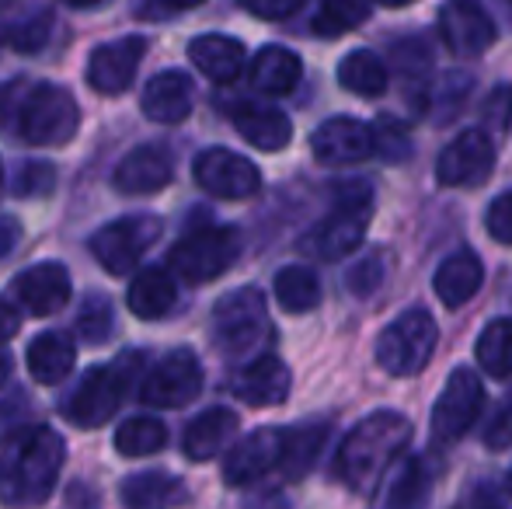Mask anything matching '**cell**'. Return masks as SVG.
<instances>
[{
    "mask_svg": "<svg viewBox=\"0 0 512 509\" xmlns=\"http://www.w3.org/2000/svg\"><path fill=\"white\" fill-rule=\"evenodd\" d=\"M234 126H237V133L251 143V147L269 150V154L283 150L293 136L290 116L279 112V109H269V105H237Z\"/></svg>",
    "mask_w": 512,
    "mask_h": 509,
    "instance_id": "cell-27",
    "label": "cell"
},
{
    "mask_svg": "<svg viewBox=\"0 0 512 509\" xmlns=\"http://www.w3.org/2000/svg\"><path fill=\"white\" fill-rule=\"evenodd\" d=\"M453 509H506V503H502V496L492 485H478V489H471V496H464Z\"/></svg>",
    "mask_w": 512,
    "mask_h": 509,
    "instance_id": "cell-46",
    "label": "cell"
},
{
    "mask_svg": "<svg viewBox=\"0 0 512 509\" xmlns=\"http://www.w3.org/2000/svg\"><path fill=\"white\" fill-rule=\"evenodd\" d=\"M175 300H178L175 276H171L168 269H161V265H147V269H140L133 276V283H129V290H126L129 311H133L136 318H143V321L164 318V314L175 307Z\"/></svg>",
    "mask_w": 512,
    "mask_h": 509,
    "instance_id": "cell-24",
    "label": "cell"
},
{
    "mask_svg": "<svg viewBox=\"0 0 512 509\" xmlns=\"http://www.w3.org/2000/svg\"><path fill=\"white\" fill-rule=\"evenodd\" d=\"M485 123L502 133V129L512 126V84H502V88L492 91V98L485 102Z\"/></svg>",
    "mask_w": 512,
    "mask_h": 509,
    "instance_id": "cell-43",
    "label": "cell"
},
{
    "mask_svg": "<svg viewBox=\"0 0 512 509\" xmlns=\"http://www.w3.org/2000/svg\"><path fill=\"white\" fill-rule=\"evenodd\" d=\"M380 4H387V7H405V4H415V0H380Z\"/></svg>",
    "mask_w": 512,
    "mask_h": 509,
    "instance_id": "cell-52",
    "label": "cell"
},
{
    "mask_svg": "<svg viewBox=\"0 0 512 509\" xmlns=\"http://www.w3.org/2000/svg\"><path fill=\"white\" fill-rule=\"evenodd\" d=\"M324 440H328V426H324V422H307V426L286 429L283 461H279V471H283L286 482H300V478L314 468L324 450Z\"/></svg>",
    "mask_w": 512,
    "mask_h": 509,
    "instance_id": "cell-31",
    "label": "cell"
},
{
    "mask_svg": "<svg viewBox=\"0 0 512 509\" xmlns=\"http://www.w3.org/2000/svg\"><path fill=\"white\" fill-rule=\"evenodd\" d=\"M265 339H269V311L262 290L241 286L213 307V342L220 353L251 356Z\"/></svg>",
    "mask_w": 512,
    "mask_h": 509,
    "instance_id": "cell-6",
    "label": "cell"
},
{
    "mask_svg": "<svg viewBox=\"0 0 512 509\" xmlns=\"http://www.w3.org/2000/svg\"><path fill=\"white\" fill-rule=\"evenodd\" d=\"M237 426H241L237 412H230V408H206V412L196 415V419L189 422V429H185V436H182L185 457H189V461H213V457L234 440Z\"/></svg>",
    "mask_w": 512,
    "mask_h": 509,
    "instance_id": "cell-23",
    "label": "cell"
},
{
    "mask_svg": "<svg viewBox=\"0 0 512 509\" xmlns=\"http://www.w3.org/2000/svg\"><path fill=\"white\" fill-rule=\"evenodd\" d=\"M370 213H373L370 185L366 182L342 185L335 199V210L300 238V252H307L310 258H321V262H335V258L352 255L363 245Z\"/></svg>",
    "mask_w": 512,
    "mask_h": 509,
    "instance_id": "cell-4",
    "label": "cell"
},
{
    "mask_svg": "<svg viewBox=\"0 0 512 509\" xmlns=\"http://www.w3.org/2000/svg\"><path fill=\"white\" fill-rule=\"evenodd\" d=\"M21 328V311H14L7 300H0V346H4L7 339H14Z\"/></svg>",
    "mask_w": 512,
    "mask_h": 509,
    "instance_id": "cell-48",
    "label": "cell"
},
{
    "mask_svg": "<svg viewBox=\"0 0 512 509\" xmlns=\"http://www.w3.org/2000/svg\"><path fill=\"white\" fill-rule=\"evenodd\" d=\"M199 391H203V367H199L196 353L175 349L147 374L140 398L154 408H185L199 398Z\"/></svg>",
    "mask_w": 512,
    "mask_h": 509,
    "instance_id": "cell-12",
    "label": "cell"
},
{
    "mask_svg": "<svg viewBox=\"0 0 512 509\" xmlns=\"http://www.w3.org/2000/svg\"><path fill=\"white\" fill-rule=\"evenodd\" d=\"M283 433L286 429H255L241 443H234L223 461V482L244 489V485H255L258 478H265L269 471L279 468L283 461Z\"/></svg>",
    "mask_w": 512,
    "mask_h": 509,
    "instance_id": "cell-15",
    "label": "cell"
},
{
    "mask_svg": "<svg viewBox=\"0 0 512 509\" xmlns=\"http://www.w3.org/2000/svg\"><path fill=\"white\" fill-rule=\"evenodd\" d=\"M411 440V422L401 412H373L352 426L335 457V475L349 489L370 492L391 464L405 454Z\"/></svg>",
    "mask_w": 512,
    "mask_h": 509,
    "instance_id": "cell-3",
    "label": "cell"
},
{
    "mask_svg": "<svg viewBox=\"0 0 512 509\" xmlns=\"http://www.w3.org/2000/svg\"><path fill=\"white\" fill-rule=\"evenodd\" d=\"M143 53H147V39L143 35H122L115 42H105V46H98L91 53L88 84L98 95H122L136 81Z\"/></svg>",
    "mask_w": 512,
    "mask_h": 509,
    "instance_id": "cell-16",
    "label": "cell"
},
{
    "mask_svg": "<svg viewBox=\"0 0 512 509\" xmlns=\"http://www.w3.org/2000/svg\"><path fill=\"white\" fill-rule=\"evenodd\" d=\"M481 283H485L481 258L474 252H467V248L464 252H453L450 258H443V265H439L436 276H432V290H436V297L443 300L450 311L464 307L467 300L481 290Z\"/></svg>",
    "mask_w": 512,
    "mask_h": 509,
    "instance_id": "cell-22",
    "label": "cell"
},
{
    "mask_svg": "<svg viewBox=\"0 0 512 509\" xmlns=\"http://www.w3.org/2000/svg\"><path fill=\"white\" fill-rule=\"evenodd\" d=\"M189 499L182 478L164 475V471H143L122 482V506L126 509H175Z\"/></svg>",
    "mask_w": 512,
    "mask_h": 509,
    "instance_id": "cell-26",
    "label": "cell"
},
{
    "mask_svg": "<svg viewBox=\"0 0 512 509\" xmlns=\"http://www.w3.org/2000/svg\"><path fill=\"white\" fill-rule=\"evenodd\" d=\"M380 258H363V262L356 265V269L349 272V290L359 293V297H366V293H373L380 286Z\"/></svg>",
    "mask_w": 512,
    "mask_h": 509,
    "instance_id": "cell-45",
    "label": "cell"
},
{
    "mask_svg": "<svg viewBox=\"0 0 512 509\" xmlns=\"http://www.w3.org/2000/svg\"><path fill=\"white\" fill-rule=\"evenodd\" d=\"M77 332H81V339L88 342V346H105V342L112 339L115 314L102 293H95V297L81 307V314H77Z\"/></svg>",
    "mask_w": 512,
    "mask_h": 509,
    "instance_id": "cell-37",
    "label": "cell"
},
{
    "mask_svg": "<svg viewBox=\"0 0 512 509\" xmlns=\"http://www.w3.org/2000/svg\"><path fill=\"white\" fill-rule=\"evenodd\" d=\"M203 0H150V11L161 14H175V11H189V7H199Z\"/></svg>",
    "mask_w": 512,
    "mask_h": 509,
    "instance_id": "cell-49",
    "label": "cell"
},
{
    "mask_svg": "<svg viewBox=\"0 0 512 509\" xmlns=\"http://www.w3.org/2000/svg\"><path fill=\"white\" fill-rule=\"evenodd\" d=\"M77 363V346L67 332H42L28 346V374L39 384H60Z\"/></svg>",
    "mask_w": 512,
    "mask_h": 509,
    "instance_id": "cell-28",
    "label": "cell"
},
{
    "mask_svg": "<svg viewBox=\"0 0 512 509\" xmlns=\"http://www.w3.org/2000/svg\"><path fill=\"white\" fill-rule=\"evenodd\" d=\"M129 391V370L126 367H95L84 374V381L74 387L63 412L74 426L98 429L119 412L122 398Z\"/></svg>",
    "mask_w": 512,
    "mask_h": 509,
    "instance_id": "cell-9",
    "label": "cell"
},
{
    "mask_svg": "<svg viewBox=\"0 0 512 509\" xmlns=\"http://www.w3.org/2000/svg\"><path fill=\"white\" fill-rule=\"evenodd\" d=\"M63 4H70V7H98V4H105V0H63Z\"/></svg>",
    "mask_w": 512,
    "mask_h": 509,
    "instance_id": "cell-51",
    "label": "cell"
},
{
    "mask_svg": "<svg viewBox=\"0 0 512 509\" xmlns=\"http://www.w3.org/2000/svg\"><path fill=\"white\" fill-rule=\"evenodd\" d=\"M432 471L422 457H401V464L391 471L384 485L377 509H429Z\"/></svg>",
    "mask_w": 512,
    "mask_h": 509,
    "instance_id": "cell-25",
    "label": "cell"
},
{
    "mask_svg": "<svg viewBox=\"0 0 512 509\" xmlns=\"http://www.w3.org/2000/svg\"><path fill=\"white\" fill-rule=\"evenodd\" d=\"M485 447L488 450H506L512 447V394L495 408V415L488 419L485 429Z\"/></svg>",
    "mask_w": 512,
    "mask_h": 509,
    "instance_id": "cell-42",
    "label": "cell"
},
{
    "mask_svg": "<svg viewBox=\"0 0 512 509\" xmlns=\"http://www.w3.org/2000/svg\"><path fill=\"white\" fill-rule=\"evenodd\" d=\"M7 4H14V0H0V11H4V7H7Z\"/></svg>",
    "mask_w": 512,
    "mask_h": 509,
    "instance_id": "cell-54",
    "label": "cell"
},
{
    "mask_svg": "<svg viewBox=\"0 0 512 509\" xmlns=\"http://www.w3.org/2000/svg\"><path fill=\"white\" fill-rule=\"evenodd\" d=\"M436 321L422 307H411L401 318L380 332L377 339V363L391 377H415L429 367L432 353H436Z\"/></svg>",
    "mask_w": 512,
    "mask_h": 509,
    "instance_id": "cell-5",
    "label": "cell"
},
{
    "mask_svg": "<svg viewBox=\"0 0 512 509\" xmlns=\"http://www.w3.org/2000/svg\"><path fill=\"white\" fill-rule=\"evenodd\" d=\"M192 175H196V182L203 185L209 196H220V199H248L262 189V175H258L255 164L227 147L203 150L196 157Z\"/></svg>",
    "mask_w": 512,
    "mask_h": 509,
    "instance_id": "cell-13",
    "label": "cell"
},
{
    "mask_svg": "<svg viewBox=\"0 0 512 509\" xmlns=\"http://www.w3.org/2000/svg\"><path fill=\"white\" fill-rule=\"evenodd\" d=\"M509 4H512V0H509Z\"/></svg>",
    "mask_w": 512,
    "mask_h": 509,
    "instance_id": "cell-55",
    "label": "cell"
},
{
    "mask_svg": "<svg viewBox=\"0 0 512 509\" xmlns=\"http://www.w3.org/2000/svg\"><path fill=\"white\" fill-rule=\"evenodd\" d=\"M300 74H304L300 56L283 46H265L251 63V84L262 95H290L300 84Z\"/></svg>",
    "mask_w": 512,
    "mask_h": 509,
    "instance_id": "cell-30",
    "label": "cell"
},
{
    "mask_svg": "<svg viewBox=\"0 0 512 509\" xmlns=\"http://www.w3.org/2000/svg\"><path fill=\"white\" fill-rule=\"evenodd\" d=\"M60 433L49 426H18L0 436V503L7 509H32L53 496L63 471Z\"/></svg>",
    "mask_w": 512,
    "mask_h": 509,
    "instance_id": "cell-1",
    "label": "cell"
},
{
    "mask_svg": "<svg viewBox=\"0 0 512 509\" xmlns=\"http://www.w3.org/2000/svg\"><path fill=\"white\" fill-rule=\"evenodd\" d=\"M7 377H11V356H7L4 349H0V387H4Z\"/></svg>",
    "mask_w": 512,
    "mask_h": 509,
    "instance_id": "cell-50",
    "label": "cell"
},
{
    "mask_svg": "<svg viewBox=\"0 0 512 509\" xmlns=\"http://www.w3.org/2000/svg\"><path fill=\"white\" fill-rule=\"evenodd\" d=\"M0 123L21 143L63 147L81 126V109L67 88L49 81H18L0 95Z\"/></svg>",
    "mask_w": 512,
    "mask_h": 509,
    "instance_id": "cell-2",
    "label": "cell"
},
{
    "mask_svg": "<svg viewBox=\"0 0 512 509\" xmlns=\"http://www.w3.org/2000/svg\"><path fill=\"white\" fill-rule=\"evenodd\" d=\"M49 39V18L46 14H39L35 21H21V25H14L11 32H7V42H11L18 53H35V49H42Z\"/></svg>",
    "mask_w": 512,
    "mask_h": 509,
    "instance_id": "cell-40",
    "label": "cell"
},
{
    "mask_svg": "<svg viewBox=\"0 0 512 509\" xmlns=\"http://www.w3.org/2000/svg\"><path fill=\"white\" fill-rule=\"evenodd\" d=\"M171 178H175V164H171L168 150L136 147L119 161L112 185L126 196H150V192H161Z\"/></svg>",
    "mask_w": 512,
    "mask_h": 509,
    "instance_id": "cell-21",
    "label": "cell"
},
{
    "mask_svg": "<svg viewBox=\"0 0 512 509\" xmlns=\"http://www.w3.org/2000/svg\"><path fill=\"white\" fill-rule=\"evenodd\" d=\"M230 391L255 408H272L283 405L290 394V370L279 356H258L248 367H241L230 381Z\"/></svg>",
    "mask_w": 512,
    "mask_h": 509,
    "instance_id": "cell-20",
    "label": "cell"
},
{
    "mask_svg": "<svg viewBox=\"0 0 512 509\" xmlns=\"http://www.w3.org/2000/svg\"><path fill=\"white\" fill-rule=\"evenodd\" d=\"M481 370L492 377H512V318H499L492 325H485V332L478 335V346H474Z\"/></svg>",
    "mask_w": 512,
    "mask_h": 509,
    "instance_id": "cell-34",
    "label": "cell"
},
{
    "mask_svg": "<svg viewBox=\"0 0 512 509\" xmlns=\"http://www.w3.org/2000/svg\"><path fill=\"white\" fill-rule=\"evenodd\" d=\"M161 234H164L161 220L150 217V213L119 217L91 234V255H95L98 265H102L105 272H112V276H129V272H136V265L143 262V255L157 245Z\"/></svg>",
    "mask_w": 512,
    "mask_h": 509,
    "instance_id": "cell-7",
    "label": "cell"
},
{
    "mask_svg": "<svg viewBox=\"0 0 512 509\" xmlns=\"http://www.w3.org/2000/svg\"><path fill=\"white\" fill-rule=\"evenodd\" d=\"M56 189V168L49 161H25L11 182L18 199H46Z\"/></svg>",
    "mask_w": 512,
    "mask_h": 509,
    "instance_id": "cell-38",
    "label": "cell"
},
{
    "mask_svg": "<svg viewBox=\"0 0 512 509\" xmlns=\"http://www.w3.org/2000/svg\"><path fill=\"white\" fill-rule=\"evenodd\" d=\"M14 297L32 318H49V314L63 311L70 300V272L63 262H39L28 265L14 279Z\"/></svg>",
    "mask_w": 512,
    "mask_h": 509,
    "instance_id": "cell-17",
    "label": "cell"
},
{
    "mask_svg": "<svg viewBox=\"0 0 512 509\" xmlns=\"http://www.w3.org/2000/svg\"><path fill=\"white\" fill-rule=\"evenodd\" d=\"M506 489H509V496H512V468H509V478H506Z\"/></svg>",
    "mask_w": 512,
    "mask_h": 509,
    "instance_id": "cell-53",
    "label": "cell"
},
{
    "mask_svg": "<svg viewBox=\"0 0 512 509\" xmlns=\"http://www.w3.org/2000/svg\"><path fill=\"white\" fill-rule=\"evenodd\" d=\"M168 443V429L164 422L150 419V415H136V419H126L119 429H115V450L122 457H147L164 450Z\"/></svg>",
    "mask_w": 512,
    "mask_h": 509,
    "instance_id": "cell-35",
    "label": "cell"
},
{
    "mask_svg": "<svg viewBox=\"0 0 512 509\" xmlns=\"http://www.w3.org/2000/svg\"><path fill=\"white\" fill-rule=\"evenodd\" d=\"M241 258V234L234 227H199L171 248V272L185 283H209Z\"/></svg>",
    "mask_w": 512,
    "mask_h": 509,
    "instance_id": "cell-8",
    "label": "cell"
},
{
    "mask_svg": "<svg viewBox=\"0 0 512 509\" xmlns=\"http://www.w3.org/2000/svg\"><path fill=\"white\" fill-rule=\"evenodd\" d=\"M338 81L359 98H380L387 91V67L370 49H356L338 63Z\"/></svg>",
    "mask_w": 512,
    "mask_h": 509,
    "instance_id": "cell-32",
    "label": "cell"
},
{
    "mask_svg": "<svg viewBox=\"0 0 512 509\" xmlns=\"http://www.w3.org/2000/svg\"><path fill=\"white\" fill-rule=\"evenodd\" d=\"M18 241H21V224H18V220H14V217H0V262L14 255Z\"/></svg>",
    "mask_w": 512,
    "mask_h": 509,
    "instance_id": "cell-47",
    "label": "cell"
},
{
    "mask_svg": "<svg viewBox=\"0 0 512 509\" xmlns=\"http://www.w3.org/2000/svg\"><path fill=\"white\" fill-rule=\"evenodd\" d=\"M310 150L321 164H359L373 154V129L352 116H335L314 129Z\"/></svg>",
    "mask_w": 512,
    "mask_h": 509,
    "instance_id": "cell-18",
    "label": "cell"
},
{
    "mask_svg": "<svg viewBox=\"0 0 512 509\" xmlns=\"http://www.w3.org/2000/svg\"><path fill=\"white\" fill-rule=\"evenodd\" d=\"M276 300L286 314H307L321 304V283L304 265H286L276 276Z\"/></svg>",
    "mask_w": 512,
    "mask_h": 509,
    "instance_id": "cell-33",
    "label": "cell"
},
{
    "mask_svg": "<svg viewBox=\"0 0 512 509\" xmlns=\"http://www.w3.org/2000/svg\"><path fill=\"white\" fill-rule=\"evenodd\" d=\"M373 150L387 157V161H401V157L411 154V143H408V129L398 123V119L384 116L377 126H373Z\"/></svg>",
    "mask_w": 512,
    "mask_h": 509,
    "instance_id": "cell-39",
    "label": "cell"
},
{
    "mask_svg": "<svg viewBox=\"0 0 512 509\" xmlns=\"http://www.w3.org/2000/svg\"><path fill=\"white\" fill-rule=\"evenodd\" d=\"M495 171V147L485 129H467L446 143L436 161V182L446 189H478Z\"/></svg>",
    "mask_w": 512,
    "mask_h": 509,
    "instance_id": "cell-11",
    "label": "cell"
},
{
    "mask_svg": "<svg viewBox=\"0 0 512 509\" xmlns=\"http://www.w3.org/2000/svg\"><path fill=\"white\" fill-rule=\"evenodd\" d=\"M192 102H196V84L182 70H164V74L150 77L147 88H143V116L150 123H182V119H189Z\"/></svg>",
    "mask_w": 512,
    "mask_h": 509,
    "instance_id": "cell-19",
    "label": "cell"
},
{
    "mask_svg": "<svg viewBox=\"0 0 512 509\" xmlns=\"http://www.w3.org/2000/svg\"><path fill=\"white\" fill-rule=\"evenodd\" d=\"M244 11H251L255 18H265V21H283L290 14L300 11L304 0H241Z\"/></svg>",
    "mask_w": 512,
    "mask_h": 509,
    "instance_id": "cell-44",
    "label": "cell"
},
{
    "mask_svg": "<svg viewBox=\"0 0 512 509\" xmlns=\"http://www.w3.org/2000/svg\"><path fill=\"white\" fill-rule=\"evenodd\" d=\"M439 35L453 56H481L495 42V21L478 0H446L439 7Z\"/></svg>",
    "mask_w": 512,
    "mask_h": 509,
    "instance_id": "cell-14",
    "label": "cell"
},
{
    "mask_svg": "<svg viewBox=\"0 0 512 509\" xmlns=\"http://www.w3.org/2000/svg\"><path fill=\"white\" fill-rule=\"evenodd\" d=\"M373 11V0H321L317 7V32L324 35H342L359 28Z\"/></svg>",
    "mask_w": 512,
    "mask_h": 509,
    "instance_id": "cell-36",
    "label": "cell"
},
{
    "mask_svg": "<svg viewBox=\"0 0 512 509\" xmlns=\"http://www.w3.org/2000/svg\"><path fill=\"white\" fill-rule=\"evenodd\" d=\"M481 405H485V387L481 377L467 367H457L439 394L436 408H432V440L436 443H457L467 429L478 422Z\"/></svg>",
    "mask_w": 512,
    "mask_h": 509,
    "instance_id": "cell-10",
    "label": "cell"
},
{
    "mask_svg": "<svg viewBox=\"0 0 512 509\" xmlns=\"http://www.w3.org/2000/svg\"><path fill=\"white\" fill-rule=\"evenodd\" d=\"M189 56L216 84H230L244 67V46L230 35H199L189 42Z\"/></svg>",
    "mask_w": 512,
    "mask_h": 509,
    "instance_id": "cell-29",
    "label": "cell"
},
{
    "mask_svg": "<svg viewBox=\"0 0 512 509\" xmlns=\"http://www.w3.org/2000/svg\"><path fill=\"white\" fill-rule=\"evenodd\" d=\"M485 227L499 245H512V189L502 192L499 199H492L485 213Z\"/></svg>",
    "mask_w": 512,
    "mask_h": 509,
    "instance_id": "cell-41",
    "label": "cell"
}]
</instances>
